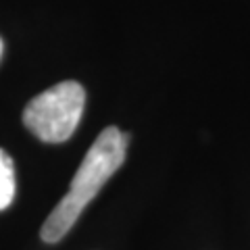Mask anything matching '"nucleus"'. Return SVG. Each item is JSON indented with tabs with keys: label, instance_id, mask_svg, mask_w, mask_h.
<instances>
[{
	"label": "nucleus",
	"instance_id": "nucleus-1",
	"mask_svg": "<svg viewBox=\"0 0 250 250\" xmlns=\"http://www.w3.org/2000/svg\"><path fill=\"white\" fill-rule=\"evenodd\" d=\"M127 140V134H123L115 125L100 131V136L94 140L90 150L85 152L77 173L73 175L67 194L44 221L40 231L44 242L54 244L61 238H65V233L73 228V223L100 192V188L123 165Z\"/></svg>",
	"mask_w": 250,
	"mask_h": 250
},
{
	"label": "nucleus",
	"instance_id": "nucleus-2",
	"mask_svg": "<svg viewBox=\"0 0 250 250\" xmlns=\"http://www.w3.org/2000/svg\"><path fill=\"white\" fill-rule=\"evenodd\" d=\"M85 106V90L77 82H61L31 98L23 123L38 140L61 144L73 136Z\"/></svg>",
	"mask_w": 250,
	"mask_h": 250
},
{
	"label": "nucleus",
	"instance_id": "nucleus-3",
	"mask_svg": "<svg viewBox=\"0 0 250 250\" xmlns=\"http://www.w3.org/2000/svg\"><path fill=\"white\" fill-rule=\"evenodd\" d=\"M15 198V167L13 159L0 148V210L11 207Z\"/></svg>",
	"mask_w": 250,
	"mask_h": 250
},
{
	"label": "nucleus",
	"instance_id": "nucleus-4",
	"mask_svg": "<svg viewBox=\"0 0 250 250\" xmlns=\"http://www.w3.org/2000/svg\"><path fill=\"white\" fill-rule=\"evenodd\" d=\"M0 57H2V38H0Z\"/></svg>",
	"mask_w": 250,
	"mask_h": 250
}]
</instances>
